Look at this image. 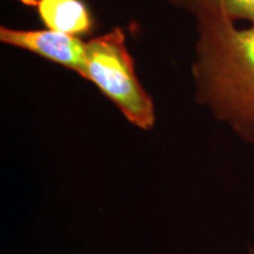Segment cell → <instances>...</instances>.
I'll return each instance as SVG.
<instances>
[{"instance_id":"5b68a950","label":"cell","mask_w":254,"mask_h":254,"mask_svg":"<svg viewBox=\"0 0 254 254\" xmlns=\"http://www.w3.org/2000/svg\"><path fill=\"white\" fill-rule=\"evenodd\" d=\"M198 19L219 7L224 8L233 21L245 20L254 25V0H167Z\"/></svg>"},{"instance_id":"7a4b0ae2","label":"cell","mask_w":254,"mask_h":254,"mask_svg":"<svg viewBox=\"0 0 254 254\" xmlns=\"http://www.w3.org/2000/svg\"><path fill=\"white\" fill-rule=\"evenodd\" d=\"M82 78L93 82L132 125L145 131L154 126L153 99L136 75L122 28L114 27L87 41Z\"/></svg>"},{"instance_id":"3957f363","label":"cell","mask_w":254,"mask_h":254,"mask_svg":"<svg viewBox=\"0 0 254 254\" xmlns=\"http://www.w3.org/2000/svg\"><path fill=\"white\" fill-rule=\"evenodd\" d=\"M0 40L71 69L82 78L86 66V43L81 38L52 30L0 27Z\"/></svg>"},{"instance_id":"6da1fadb","label":"cell","mask_w":254,"mask_h":254,"mask_svg":"<svg viewBox=\"0 0 254 254\" xmlns=\"http://www.w3.org/2000/svg\"><path fill=\"white\" fill-rule=\"evenodd\" d=\"M195 100L254 142V25L238 28L224 8L196 19Z\"/></svg>"},{"instance_id":"277c9868","label":"cell","mask_w":254,"mask_h":254,"mask_svg":"<svg viewBox=\"0 0 254 254\" xmlns=\"http://www.w3.org/2000/svg\"><path fill=\"white\" fill-rule=\"evenodd\" d=\"M36 9L41 23L52 30L74 37L87 36L94 30V19L82 0H18Z\"/></svg>"}]
</instances>
